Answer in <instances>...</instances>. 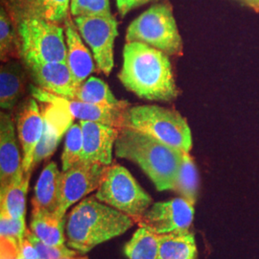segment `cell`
<instances>
[{
    "instance_id": "6da1fadb",
    "label": "cell",
    "mask_w": 259,
    "mask_h": 259,
    "mask_svg": "<svg viewBox=\"0 0 259 259\" xmlns=\"http://www.w3.org/2000/svg\"><path fill=\"white\" fill-rule=\"evenodd\" d=\"M118 78L128 91L142 99L171 101L179 94L168 55L145 44H125Z\"/></svg>"
},
{
    "instance_id": "7a4b0ae2",
    "label": "cell",
    "mask_w": 259,
    "mask_h": 259,
    "mask_svg": "<svg viewBox=\"0 0 259 259\" xmlns=\"http://www.w3.org/2000/svg\"><path fill=\"white\" fill-rule=\"evenodd\" d=\"M185 153L128 126L115 142V155L137 163L158 191L175 190Z\"/></svg>"
},
{
    "instance_id": "3957f363",
    "label": "cell",
    "mask_w": 259,
    "mask_h": 259,
    "mask_svg": "<svg viewBox=\"0 0 259 259\" xmlns=\"http://www.w3.org/2000/svg\"><path fill=\"white\" fill-rule=\"evenodd\" d=\"M129 215L89 197L70 211L66 221L67 246L82 253L106 241L120 236L134 225Z\"/></svg>"
},
{
    "instance_id": "277c9868",
    "label": "cell",
    "mask_w": 259,
    "mask_h": 259,
    "mask_svg": "<svg viewBox=\"0 0 259 259\" xmlns=\"http://www.w3.org/2000/svg\"><path fill=\"white\" fill-rule=\"evenodd\" d=\"M20 58L26 66L52 62H66L65 29L61 24L29 15L16 21Z\"/></svg>"
},
{
    "instance_id": "5b68a950",
    "label": "cell",
    "mask_w": 259,
    "mask_h": 259,
    "mask_svg": "<svg viewBox=\"0 0 259 259\" xmlns=\"http://www.w3.org/2000/svg\"><path fill=\"white\" fill-rule=\"evenodd\" d=\"M126 126L185 153L192 148L190 128L185 118L174 110L156 105L132 107L126 111Z\"/></svg>"
},
{
    "instance_id": "8992f818",
    "label": "cell",
    "mask_w": 259,
    "mask_h": 259,
    "mask_svg": "<svg viewBox=\"0 0 259 259\" xmlns=\"http://www.w3.org/2000/svg\"><path fill=\"white\" fill-rule=\"evenodd\" d=\"M141 42L168 56L183 54V39L172 7L157 3L134 19L126 32V42Z\"/></svg>"
},
{
    "instance_id": "52a82bcc",
    "label": "cell",
    "mask_w": 259,
    "mask_h": 259,
    "mask_svg": "<svg viewBox=\"0 0 259 259\" xmlns=\"http://www.w3.org/2000/svg\"><path fill=\"white\" fill-rule=\"evenodd\" d=\"M95 197L104 204L129 215L135 222L139 221L152 204L151 196L129 170L119 164L108 166Z\"/></svg>"
},
{
    "instance_id": "ba28073f",
    "label": "cell",
    "mask_w": 259,
    "mask_h": 259,
    "mask_svg": "<svg viewBox=\"0 0 259 259\" xmlns=\"http://www.w3.org/2000/svg\"><path fill=\"white\" fill-rule=\"evenodd\" d=\"M108 166L81 159L59 176V204L56 215L65 219L67 209L85 195L98 189Z\"/></svg>"
},
{
    "instance_id": "9c48e42d",
    "label": "cell",
    "mask_w": 259,
    "mask_h": 259,
    "mask_svg": "<svg viewBox=\"0 0 259 259\" xmlns=\"http://www.w3.org/2000/svg\"><path fill=\"white\" fill-rule=\"evenodd\" d=\"M74 23L81 37L91 47L100 71L110 75L114 65V41L118 36V22L114 17H78Z\"/></svg>"
},
{
    "instance_id": "30bf717a",
    "label": "cell",
    "mask_w": 259,
    "mask_h": 259,
    "mask_svg": "<svg viewBox=\"0 0 259 259\" xmlns=\"http://www.w3.org/2000/svg\"><path fill=\"white\" fill-rule=\"evenodd\" d=\"M194 218V204L183 197L153 204L139 219V227L157 234L186 231Z\"/></svg>"
},
{
    "instance_id": "8fae6325",
    "label": "cell",
    "mask_w": 259,
    "mask_h": 259,
    "mask_svg": "<svg viewBox=\"0 0 259 259\" xmlns=\"http://www.w3.org/2000/svg\"><path fill=\"white\" fill-rule=\"evenodd\" d=\"M32 95L40 102L52 104L63 108L72 117L80 121H93L121 130L126 126V111L82 102L58 96L39 88L31 87Z\"/></svg>"
},
{
    "instance_id": "7c38bea8",
    "label": "cell",
    "mask_w": 259,
    "mask_h": 259,
    "mask_svg": "<svg viewBox=\"0 0 259 259\" xmlns=\"http://www.w3.org/2000/svg\"><path fill=\"white\" fill-rule=\"evenodd\" d=\"M45 129V117L37 101L29 99L17 114V130L23 152L22 167L24 173H32L35 151Z\"/></svg>"
},
{
    "instance_id": "4fadbf2b",
    "label": "cell",
    "mask_w": 259,
    "mask_h": 259,
    "mask_svg": "<svg viewBox=\"0 0 259 259\" xmlns=\"http://www.w3.org/2000/svg\"><path fill=\"white\" fill-rule=\"evenodd\" d=\"M80 125L83 132L82 159L110 166L120 130L93 121H80Z\"/></svg>"
},
{
    "instance_id": "5bb4252c",
    "label": "cell",
    "mask_w": 259,
    "mask_h": 259,
    "mask_svg": "<svg viewBox=\"0 0 259 259\" xmlns=\"http://www.w3.org/2000/svg\"><path fill=\"white\" fill-rule=\"evenodd\" d=\"M15 123L9 113H0V192L24 173Z\"/></svg>"
},
{
    "instance_id": "9a60e30c",
    "label": "cell",
    "mask_w": 259,
    "mask_h": 259,
    "mask_svg": "<svg viewBox=\"0 0 259 259\" xmlns=\"http://www.w3.org/2000/svg\"><path fill=\"white\" fill-rule=\"evenodd\" d=\"M26 68L29 69L32 79L39 89L61 97H72L76 88L66 62L28 65Z\"/></svg>"
},
{
    "instance_id": "2e32d148",
    "label": "cell",
    "mask_w": 259,
    "mask_h": 259,
    "mask_svg": "<svg viewBox=\"0 0 259 259\" xmlns=\"http://www.w3.org/2000/svg\"><path fill=\"white\" fill-rule=\"evenodd\" d=\"M65 41H66V64L73 77L75 88H78L95 70L93 56L84 47L80 33L70 19L65 23Z\"/></svg>"
},
{
    "instance_id": "e0dca14e",
    "label": "cell",
    "mask_w": 259,
    "mask_h": 259,
    "mask_svg": "<svg viewBox=\"0 0 259 259\" xmlns=\"http://www.w3.org/2000/svg\"><path fill=\"white\" fill-rule=\"evenodd\" d=\"M26 71L18 60L5 62L0 69V107L4 111L15 108L25 92Z\"/></svg>"
},
{
    "instance_id": "ac0fdd59",
    "label": "cell",
    "mask_w": 259,
    "mask_h": 259,
    "mask_svg": "<svg viewBox=\"0 0 259 259\" xmlns=\"http://www.w3.org/2000/svg\"><path fill=\"white\" fill-rule=\"evenodd\" d=\"M49 105H51V107L44 114L45 129L41 139L35 151L32 169L37 166L41 160L47 159V157L53 155L65 131L72 125L71 121H63V118H60L61 112H58L59 107L52 104Z\"/></svg>"
},
{
    "instance_id": "d6986e66",
    "label": "cell",
    "mask_w": 259,
    "mask_h": 259,
    "mask_svg": "<svg viewBox=\"0 0 259 259\" xmlns=\"http://www.w3.org/2000/svg\"><path fill=\"white\" fill-rule=\"evenodd\" d=\"M30 229L39 240L48 246L65 245V219H60L55 213L33 207Z\"/></svg>"
},
{
    "instance_id": "ffe728a7",
    "label": "cell",
    "mask_w": 259,
    "mask_h": 259,
    "mask_svg": "<svg viewBox=\"0 0 259 259\" xmlns=\"http://www.w3.org/2000/svg\"><path fill=\"white\" fill-rule=\"evenodd\" d=\"M60 171L54 161L44 168L34 188L33 207L56 213L59 204V176Z\"/></svg>"
},
{
    "instance_id": "44dd1931",
    "label": "cell",
    "mask_w": 259,
    "mask_h": 259,
    "mask_svg": "<svg viewBox=\"0 0 259 259\" xmlns=\"http://www.w3.org/2000/svg\"><path fill=\"white\" fill-rule=\"evenodd\" d=\"M69 99L120 110L129 108V103L117 99L111 93L109 85L97 77L88 78L81 85L75 89L72 97Z\"/></svg>"
},
{
    "instance_id": "7402d4cb",
    "label": "cell",
    "mask_w": 259,
    "mask_h": 259,
    "mask_svg": "<svg viewBox=\"0 0 259 259\" xmlns=\"http://www.w3.org/2000/svg\"><path fill=\"white\" fill-rule=\"evenodd\" d=\"M31 178V173H21L11 185L0 192L1 214L13 219L25 221L26 194Z\"/></svg>"
},
{
    "instance_id": "603a6c76",
    "label": "cell",
    "mask_w": 259,
    "mask_h": 259,
    "mask_svg": "<svg viewBox=\"0 0 259 259\" xmlns=\"http://www.w3.org/2000/svg\"><path fill=\"white\" fill-rule=\"evenodd\" d=\"M197 246L194 234L186 231L159 235L157 259H196Z\"/></svg>"
},
{
    "instance_id": "cb8c5ba5",
    "label": "cell",
    "mask_w": 259,
    "mask_h": 259,
    "mask_svg": "<svg viewBox=\"0 0 259 259\" xmlns=\"http://www.w3.org/2000/svg\"><path fill=\"white\" fill-rule=\"evenodd\" d=\"M21 15L34 16L57 24L65 23L70 10V0H22Z\"/></svg>"
},
{
    "instance_id": "d4e9b609",
    "label": "cell",
    "mask_w": 259,
    "mask_h": 259,
    "mask_svg": "<svg viewBox=\"0 0 259 259\" xmlns=\"http://www.w3.org/2000/svg\"><path fill=\"white\" fill-rule=\"evenodd\" d=\"M159 250V234L139 227L132 239L124 247L129 259H157Z\"/></svg>"
},
{
    "instance_id": "484cf974",
    "label": "cell",
    "mask_w": 259,
    "mask_h": 259,
    "mask_svg": "<svg viewBox=\"0 0 259 259\" xmlns=\"http://www.w3.org/2000/svg\"><path fill=\"white\" fill-rule=\"evenodd\" d=\"M0 57L3 62L20 57L17 25L3 7L0 10Z\"/></svg>"
},
{
    "instance_id": "4316f807",
    "label": "cell",
    "mask_w": 259,
    "mask_h": 259,
    "mask_svg": "<svg viewBox=\"0 0 259 259\" xmlns=\"http://www.w3.org/2000/svg\"><path fill=\"white\" fill-rule=\"evenodd\" d=\"M199 188V177L194 161L189 153L184 154L183 162L179 171L175 191L192 204L196 203Z\"/></svg>"
},
{
    "instance_id": "83f0119b",
    "label": "cell",
    "mask_w": 259,
    "mask_h": 259,
    "mask_svg": "<svg viewBox=\"0 0 259 259\" xmlns=\"http://www.w3.org/2000/svg\"><path fill=\"white\" fill-rule=\"evenodd\" d=\"M83 132L79 124H72L66 131L65 147L62 155L63 171H66L82 159Z\"/></svg>"
},
{
    "instance_id": "f1b7e54d",
    "label": "cell",
    "mask_w": 259,
    "mask_h": 259,
    "mask_svg": "<svg viewBox=\"0 0 259 259\" xmlns=\"http://www.w3.org/2000/svg\"><path fill=\"white\" fill-rule=\"evenodd\" d=\"M70 13L78 17H113L110 0H70Z\"/></svg>"
},
{
    "instance_id": "f546056e",
    "label": "cell",
    "mask_w": 259,
    "mask_h": 259,
    "mask_svg": "<svg viewBox=\"0 0 259 259\" xmlns=\"http://www.w3.org/2000/svg\"><path fill=\"white\" fill-rule=\"evenodd\" d=\"M26 230L25 221L13 219L9 216L0 214L1 240L9 242L18 250L25 238Z\"/></svg>"
},
{
    "instance_id": "4dcf8cb0",
    "label": "cell",
    "mask_w": 259,
    "mask_h": 259,
    "mask_svg": "<svg viewBox=\"0 0 259 259\" xmlns=\"http://www.w3.org/2000/svg\"><path fill=\"white\" fill-rule=\"evenodd\" d=\"M25 237L32 243L38 253L39 259H62L65 257H74L77 251L68 249L66 246H48L44 242L39 240L37 236L31 232V230H26Z\"/></svg>"
},
{
    "instance_id": "1f68e13d",
    "label": "cell",
    "mask_w": 259,
    "mask_h": 259,
    "mask_svg": "<svg viewBox=\"0 0 259 259\" xmlns=\"http://www.w3.org/2000/svg\"><path fill=\"white\" fill-rule=\"evenodd\" d=\"M152 1H158V0H116V6L121 16L124 17L132 10L137 9L140 6L145 5Z\"/></svg>"
},
{
    "instance_id": "d6a6232c",
    "label": "cell",
    "mask_w": 259,
    "mask_h": 259,
    "mask_svg": "<svg viewBox=\"0 0 259 259\" xmlns=\"http://www.w3.org/2000/svg\"><path fill=\"white\" fill-rule=\"evenodd\" d=\"M19 255L26 259H39L38 253L32 243L25 237L19 250Z\"/></svg>"
},
{
    "instance_id": "836d02e7",
    "label": "cell",
    "mask_w": 259,
    "mask_h": 259,
    "mask_svg": "<svg viewBox=\"0 0 259 259\" xmlns=\"http://www.w3.org/2000/svg\"><path fill=\"white\" fill-rule=\"evenodd\" d=\"M243 4L249 6L255 12H259V0H239Z\"/></svg>"
},
{
    "instance_id": "e575fe53",
    "label": "cell",
    "mask_w": 259,
    "mask_h": 259,
    "mask_svg": "<svg viewBox=\"0 0 259 259\" xmlns=\"http://www.w3.org/2000/svg\"><path fill=\"white\" fill-rule=\"evenodd\" d=\"M17 259H26V258H24V257H23V256H21V255H18V257H17Z\"/></svg>"
},
{
    "instance_id": "d590c367",
    "label": "cell",
    "mask_w": 259,
    "mask_h": 259,
    "mask_svg": "<svg viewBox=\"0 0 259 259\" xmlns=\"http://www.w3.org/2000/svg\"><path fill=\"white\" fill-rule=\"evenodd\" d=\"M62 259H78V258H74V257H65V258H62Z\"/></svg>"
},
{
    "instance_id": "8d00e7d4",
    "label": "cell",
    "mask_w": 259,
    "mask_h": 259,
    "mask_svg": "<svg viewBox=\"0 0 259 259\" xmlns=\"http://www.w3.org/2000/svg\"><path fill=\"white\" fill-rule=\"evenodd\" d=\"M78 259H87V258H78Z\"/></svg>"
}]
</instances>
